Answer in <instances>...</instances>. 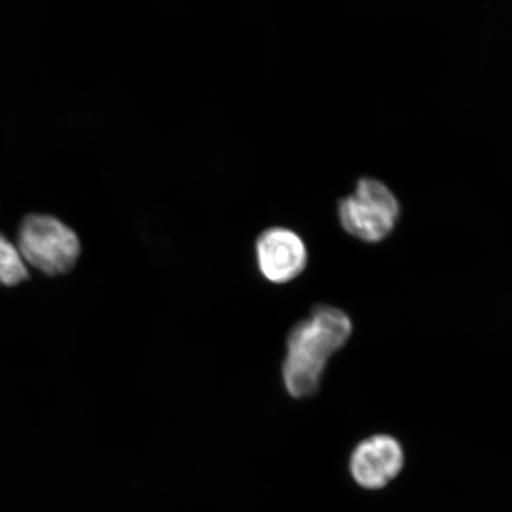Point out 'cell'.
Here are the masks:
<instances>
[{"label":"cell","mask_w":512,"mask_h":512,"mask_svg":"<svg viewBox=\"0 0 512 512\" xmlns=\"http://www.w3.org/2000/svg\"><path fill=\"white\" fill-rule=\"evenodd\" d=\"M17 248L25 264L48 277L73 270L81 255V242L72 228L47 214L24 217L18 229Z\"/></svg>","instance_id":"2"},{"label":"cell","mask_w":512,"mask_h":512,"mask_svg":"<svg viewBox=\"0 0 512 512\" xmlns=\"http://www.w3.org/2000/svg\"><path fill=\"white\" fill-rule=\"evenodd\" d=\"M29 279V271L17 246L0 233V287H16Z\"/></svg>","instance_id":"6"},{"label":"cell","mask_w":512,"mask_h":512,"mask_svg":"<svg viewBox=\"0 0 512 512\" xmlns=\"http://www.w3.org/2000/svg\"><path fill=\"white\" fill-rule=\"evenodd\" d=\"M405 453L398 440L390 435L364 439L351 454L352 478L363 489L380 490L400 475Z\"/></svg>","instance_id":"5"},{"label":"cell","mask_w":512,"mask_h":512,"mask_svg":"<svg viewBox=\"0 0 512 512\" xmlns=\"http://www.w3.org/2000/svg\"><path fill=\"white\" fill-rule=\"evenodd\" d=\"M352 323L347 313L319 305L309 318L294 325L287 336L283 380L294 399L309 398L322 382L330 358L348 343Z\"/></svg>","instance_id":"1"},{"label":"cell","mask_w":512,"mask_h":512,"mask_svg":"<svg viewBox=\"0 0 512 512\" xmlns=\"http://www.w3.org/2000/svg\"><path fill=\"white\" fill-rule=\"evenodd\" d=\"M255 251L262 277L278 285L298 278L309 259L303 239L283 227L265 230L256 240Z\"/></svg>","instance_id":"4"},{"label":"cell","mask_w":512,"mask_h":512,"mask_svg":"<svg viewBox=\"0 0 512 512\" xmlns=\"http://www.w3.org/2000/svg\"><path fill=\"white\" fill-rule=\"evenodd\" d=\"M400 217V204L386 184L362 178L356 188L338 203L342 228L354 238L368 243L386 240Z\"/></svg>","instance_id":"3"}]
</instances>
